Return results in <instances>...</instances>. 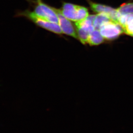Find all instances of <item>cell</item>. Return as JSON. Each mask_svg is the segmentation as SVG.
Listing matches in <instances>:
<instances>
[{"label":"cell","instance_id":"cell-1","mask_svg":"<svg viewBox=\"0 0 133 133\" xmlns=\"http://www.w3.org/2000/svg\"><path fill=\"white\" fill-rule=\"evenodd\" d=\"M14 17L24 18L35 24L37 26L55 34L62 35L63 33L59 24L41 19L37 16L29 8L24 10H16Z\"/></svg>","mask_w":133,"mask_h":133},{"label":"cell","instance_id":"cell-2","mask_svg":"<svg viewBox=\"0 0 133 133\" xmlns=\"http://www.w3.org/2000/svg\"><path fill=\"white\" fill-rule=\"evenodd\" d=\"M32 8L33 12L41 19L58 24V16L54 8L48 5L43 0H25ZM30 9V8H29Z\"/></svg>","mask_w":133,"mask_h":133},{"label":"cell","instance_id":"cell-3","mask_svg":"<svg viewBox=\"0 0 133 133\" xmlns=\"http://www.w3.org/2000/svg\"><path fill=\"white\" fill-rule=\"evenodd\" d=\"M60 10L66 18L75 22L83 20L89 15L87 8L69 3H63Z\"/></svg>","mask_w":133,"mask_h":133},{"label":"cell","instance_id":"cell-4","mask_svg":"<svg viewBox=\"0 0 133 133\" xmlns=\"http://www.w3.org/2000/svg\"><path fill=\"white\" fill-rule=\"evenodd\" d=\"M99 31L104 38L108 41L114 40L124 33L123 28L119 23L111 20L104 23Z\"/></svg>","mask_w":133,"mask_h":133},{"label":"cell","instance_id":"cell-5","mask_svg":"<svg viewBox=\"0 0 133 133\" xmlns=\"http://www.w3.org/2000/svg\"><path fill=\"white\" fill-rule=\"evenodd\" d=\"M88 3L91 9L94 12L97 14H106L109 16L111 20L118 23V20L122 15L118 13L117 9H114L111 6L93 2L89 0Z\"/></svg>","mask_w":133,"mask_h":133},{"label":"cell","instance_id":"cell-6","mask_svg":"<svg viewBox=\"0 0 133 133\" xmlns=\"http://www.w3.org/2000/svg\"><path fill=\"white\" fill-rule=\"evenodd\" d=\"M54 9L58 16L59 20L58 24L63 33L78 40L77 33L71 22L63 16L60 10L55 8Z\"/></svg>","mask_w":133,"mask_h":133},{"label":"cell","instance_id":"cell-7","mask_svg":"<svg viewBox=\"0 0 133 133\" xmlns=\"http://www.w3.org/2000/svg\"><path fill=\"white\" fill-rule=\"evenodd\" d=\"M119 22L124 33L133 37V14L122 15Z\"/></svg>","mask_w":133,"mask_h":133},{"label":"cell","instance_id":"cell-8","mask_svg":"<svg viewBox=\"0 0 133 133\" xmlns=\"http://www.w3.org/2000/svg\"><path fill=\"white\" fill-rule=\"evenodd\" d=\"M95 16V15H89L87 17L83 20L75 22L76 27L81 28L90 34L95 29L93 23Z\"/></svg>","mask_w":133,"mask_h":133},{"label":"cell","instance_id":"cell-9","mask_svg":"<svg viewBox=\"0 0 133 133\" xmlns=\"http://www.w3.org/2000/svg\"><path fill=\"white\" fill-rule=\"evenodd\" d=\"M104 38L101 35L99 30L95 29L89 34L88 44L90 46H96L103 43Z\"/></svg>","mask_w":133,"mask_h":133},{"label":"cell","instance_id":"cell-10","mask_svg":"<svg viewBox=\"0 0 133 133\" xmlns=\"http://www.w3.org/2000/svg\"><path fill=\"white\" fill-rule=\"evenodd\" d=\"M111 20L110 18L107 14L104 13L98 14L96 15L93 23L95 29L99 30L101 26L104 23Z\"/></svg>","mask_w":133,"mask_h":133},{"label":"cell","instance_id":"cell-11","mask_svg":"<svg viewBox=\"0 0 133 133\" xmlns=\"http://www.w3.org/2000/svg\"><path fill=\"white\" fill-rule=\"evenodd\" d=\"M117 10L121 15L133 14V2L122 4Z\"/></svg>","mask_w":133,"mask_h":133},{"label":"cell","instance_id":"cell-12","mask_svg":"<svg viewBox=\"0 0 133 133\" xmlns=\"http://www.w3.org/2000/svg\"><path fill=\"white\" fill-rule=\"evenodd\" d=\"M76 28L77 30L78 40L80 41V42L83 44H87L89 37V33L79 27H76Z\"/></svg>","mask_w":133,"mask_h":133}]
</instances>
